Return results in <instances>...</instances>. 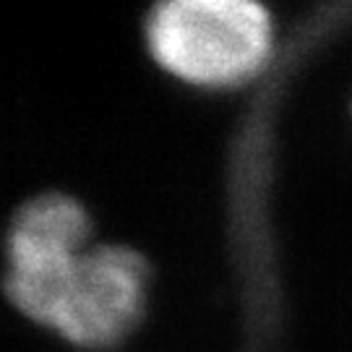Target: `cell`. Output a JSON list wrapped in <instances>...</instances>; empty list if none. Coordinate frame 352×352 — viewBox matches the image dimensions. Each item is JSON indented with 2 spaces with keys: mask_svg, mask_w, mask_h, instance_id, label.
<instances>
[{
  "mask_svg": "<svg viewBox=\"0 0 352 352\" xmlns=\"http://www.w3.org/2000/svg\"><path fill=\"white\" fill-rule=\"evenodd\" d=\"M157 63L193 84H238L264 65L272 47L269 13L248 0H173L149 19Z\"/></svg>",
  "mask_w": 352,
  "mask_h": 352,
  "instance_id": "obj_1",
  "label": "cell"
},
{
  "mask_svg": "<svg viewBox=\"0 0 352 352\" xmlns=\"http://www.w3.org/2000/svg\"><path fill=\"white\" fill-rule=\"evenodd\" d=\"M146 264L139 253L107 245L81 251L42 298L34 321L84 347L118 342L141 314Z\"/></svg>",
  "mask_w": 352,
  "mask_h": 352,
  "instance_id": "obj_2",
  "label": "cell"
},
{
  "mask_svg": "<svg viewBox=\"0 0 352 352\" xmlns=\"http://www.w3.org/2000/svg\"><path fill=\"white\" fill-rule=\"evenodd\" d=\"M89 222L76 201L50 193L19 209L8 235L6 289L21 314L32 316L65 266L84 248Z\"/></svg>",
  "mask_w": 352,
  "mask_h": 352,
  "instance_id": "obj_3",
  "label": "cell"
}]
</instances>
